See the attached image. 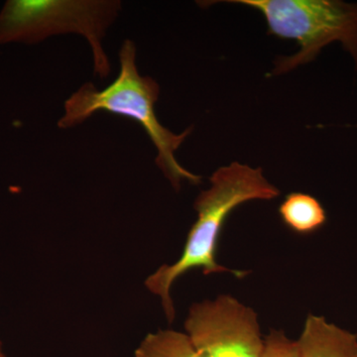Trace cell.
I'll return each instance as SVG.
<instances>
[{"mask_svg":"<svg viewBox=\"0 0 357 357\" xmlns=\"http://www.w3.org/2000/svg\"><path fill=\"white\" fill-rule=\"evenodd\" d=\"M0 357H7L6 354L3 352V349H2L1 342H0Z\"/></svg>","mask_w":357,"mask_h":357,"instance_id":"30bf717a","label":"cell"},{"mask_svg":"<svg viewBox=\"0 0 357 357\" xmlns=\"http://www.w3.org/2000/svg\"><path fill=\"white\" fill-rule=\"evenodd\" d=\"M256 9L264 16L268 33L295 40L300 50L275 62L274 75L312 62L324 47L342 44L357 66V3L340 0H227Z\"/></svg>","mask_w":357,"mask_h":357,"instance_id":"277c9868","label":"cell"},{"mask_svg":"<svg viewBox=\"0 0 357 357\" xmlns=\"http://www.w3.org/2000/svg\"><path fill=\"white\" fill-rule=\"evenodd\" d=\"M211 187L199 192L195 201L196 222L192 225L184 250L172 265H163L148 276L145 286L159 296L169 323L176 312L171 288L181 276L194 269L204 275L230 273L243 278L248 272L222 266L217 260L218 238L230 213L251 201H269L280 196L278 188L268 182L261 168L234 162L220 167L210 178Z\"/></svg>","mask_w":357,"mask_h":357,"instance_id":"6da1fadb","label":"cell"},{"mask_svg":"<svg viewBox=\"0 0 357 357\" xmlns=\"http://www.w3.org/2000/svg\"><path fill=\"white\" fill-rule=\"evenodd\" d=\"M301 357H357V335L310 314L299 340Z\"/></svg>","mask_w":357,"mask_h":357,"instance_id":"8992f818","label":"cell"},{"mask_svg":"<svg viewBox=\"0 0 357 357\" xmlns=\"http://www.w3.org/2000/svg\"><path fill=\"white\" fill-rule=\"evenodd\" d=\"M260 357H301L297 340H291L283 331L271 330L264 338Z\"/></svg>","mask_w":357,"mask_h":357,"instance_id":"9c48e42d","label":"cell"},{"mask_svg":"<svg viewBox=\"0 0 357 357\" xmlns=\"http://www.w3.org/2000/svg\"><path fill=\"white\" fill-rule=\"evenodd\" d=\"M134 357H204L187 333L160 330L148 333L138 345Z\"/></svg>","mask_w":357,"mask_h":357,"instance_id":"ba28073f","label":"cell"},{"mask_svg":"<svg viewBox=\"0 0 357 357\" xmlns=\"http://www.w3.org/2000/svg\"><path fill=\"white\" fill-rule=\"evenodd\" d=\"M185 330L204 357H260L264 347L257 314L230 295L192 305Z\"/></svg>","mask_w":357,"mask_h":357,"instance_id":"5b68a950","label":"cell"},{"mask_svg":"<svg viewBox=\"0 0 357 357\" xmlns=\"http://www.w3.org/2000/svg\"><path fill=\"white\" fill-rule=\"evenodd\" d=\"M121 10L117 0H8L0 11V44H37L77 34L88 41L96 76L112 72L103 39Z\"/></svg>","mask_w":357,"mask_h":357,"instance_id":"3957f363","label":"cell"},{"mask_svg":"<svg viewBox=\"0 0 357 357\" xmlns=\"http://www.w3.org/2000/svg\"><path fill=\"white\" fill-rule=\"evenodd\" d=\"M279 215L286 227L296 234H310L326 222L325 208L318 199L304 192H291L279 206Z\"/></svg>","mask_w":357,"mask_h":357,"instance_id":"52a82bcc","label":"cell"},{"mask_svg":"<svg viewBox=\"0 0 357 357\" xmlns=\"http://www.w3.org/2000/svg\"><path fill=\"white\" fill-rule=\"evenodd\" d=\"M121 70L109 86L98 89L93 84H83L66 100L64 114L58 121L62 129L75 128L98 112L128 117L144 129L157 150V166L176 190L183 181L199 184L201 177L185 170L176 159V151L192 133V128L176 134L162 126L155 112L160 86L151 77L141 76L136 65V46L126 40L119 51Z\"/></svg>","mask_w":357,"mask_h":357,"instance_id":"7a4b0ae2","label":"cell"}]
</instances>
